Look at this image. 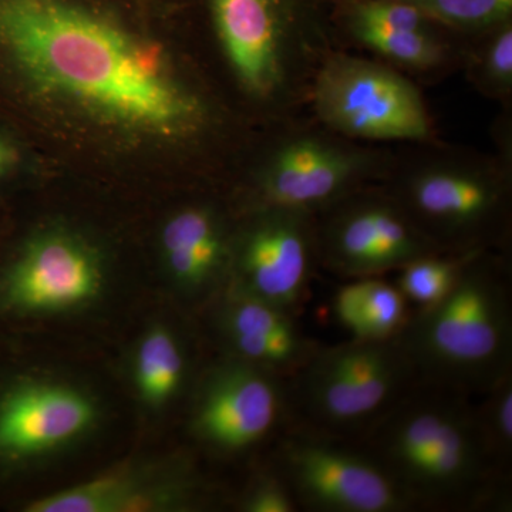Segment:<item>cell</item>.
<instances>
[{"instance_id":"8fae6325","label":"cell","mask_w":512,"mask_h":512,"mask_svg":"<svg viewBox=\"0 0 512 512\" xmlns=\"http://www.w3.org/2000/svg\"><path fill=\"white\" fill-rule=\"evenodd\" d=\"M100 286L96 259L63 235L37 238L0 281V301L19 311L67 308L93 298Z\"/></svg>"},{"instance_id":"5bb4252c","label":"cell","mask_w":512,"mask_h":512,"mask_svg":"<svg viewBox=\"0 0 512 512\" xmlns=\"http://www.w3.org/2000/svg\"><path fill=\"white\" fill-rule=\"evenodd\" d=\"M93 407L73 390L18 387L0 402V454L25 457L72 439L93 420Z\"/></svg>"},{"instance_id":"2e32d148","label":"cell","mask_w":512,"mask_h":512,"mask_svg":"<svg viewBox=\"0 0 512 512\" xmlns=\"http://www.w3.org/2000/svg\"><path fill=\"white\" fill-rule=\"evenodd\" d=\"M163 241L175 278L194 291L215 285L227 268V238L210 210L190 208L175 215Z\"/></svg>"},{"instance_id":"d4e9b609","label":"cell","mask_w":512,"mask_h":512,"mask_svg":"<svg viewBox=\"0 0 512 512\" xmlns=\"http://www.w3.org/2000/svg\"><path fill=\"white\" fill-rule=\"evenodd\" d=\"M241 510L247 512H301L284 477L269 466L255 478L241 500Z\"/></svg>"},{"instance_id":"484cf974","label":"cell","mask_w":512,"mask_h":512,"mask_svg":"<svg viewBox=\"0 0 512 512\" xmlns=\"http://www.w3.org/2000/svg\"><path fill=\"white\" fill-rule=\"evenodd\" d=\"M485 73L497 86L507 89L512 84V29L510 25L497 33L485 55Z\"/></svg>"},{"instance_id":"ba28073f","label":"cell","mask_w":512,"mask_h":512,"mask_svg":"<svg viewBox=\"0 0 512 512\" xmlns=\"http://www.w3.org/2000/svg\"><path fill=\"white\" fill-rule=\"evenodd\" d=\"M343 198L316 231V248L323 265L346 279L386 274L420 256L441 249L410 218L396 200Z\"/></svg>"},{"instance_id":"8992f818","label":"cell","mask_w":512,"mask_h":512,"mask_svg":"<svg viewBox=\"0 0 512 512\" xmlns=\"http://www.w3.org/2000/svg\"><path fill=\"white\" fill-rule=\"evenodd\" d=\"M313 97L320 119L346 136L423 140L430 134L419 90L380 64L333 57L320 70Z\"/></svg>"},{"instance_id":"603a6c76","label":"cell","mask_w":512,"mask_h":512,"mask_svg":"<svg viewBox=\"0 0 512 512\" xmlns=\"http://www.w3.org/2000/svg\"><path fill=\"white\" fill-rule=\"evenodd\" d=\"M426 18L458 28H483L510 18L512 0H404Z\"/></svg>"},{"instance_id":"5b68a950","label":"cell","mask_w":512,"mask_h":512,"mask_svg":"<svg viewBox=\"0 0 512 512\" xmlns=\"http://www.w3.org/2000/svg\"><path fill=\"white\" fill-rule=\"evenodd\" d=\"M272 466L309 512H416L363 448L292 424L272 446Z\"/></svg>"},{"instance_id":"d6986e66","label":"cell","mask_w":512,"mask_h":512,"mask_svg":"<svg viewBox=\"0 0 512 512\" xmlns=\"http://www.w3.org/2000/svg\"><path fill=\"white\" fill-rule=\"evenodd\" d=\"M137 370L141 392L150 402H161L180 386L185 357L170 333L157 330L141 345Z\"/></svg>"},{"instance_id":"9c48e42d","label":"cell","mask_w":512,"mask_h":512,"mask_svg":"<svg viewBox=\"0 0 512 512\" xmlns=\"http://www.w3.org/2000/svg\"><path fill=\"white\" fill-rule=\"evenodd\" d=\"M396 201L441 251L468 254L498 237L507 188L483 171L431 168L413 175Z\"/></svg>"},{"instance_id":"9a60e30c","label":"cell","mask_w":512,"mask_h":512,"mask_svg":"<svg viewBox=\"0 0 512 512\" xmlns=\"http://www.w3.org/2000/svg\"><path fill=\"white\" fill-rule=\"evenodd\" d=\"M215 26L245 89L268 97L284 76L282 26L275 0H211Z\"/></svg>"},{"instance_id":"52a82bcc","label":"cell","mask_w":512,"mask_h":512,"mask_svg":"<svg viewBox=\"0 0 512 512\" xmlns=\"http://www.w3.org/2000/svg\"><path fill=\"white\" fill-rule=\"evenodd\" d=\"M292 424L286 379L235 357L207 377L194 416L195 433L222 454L274 446Z\"/></svg>"},{"instance_id":"4fadbf2b","label":"cell","mask_w":512,"mask_h":512,"mask_svg":"<svg viewBox=\"0 0 512 512\" xmlns=\"http://www.w3.org/2000/svg\"><path fill=\"white\" fill-rule=\"evenodd\" d=\"M224 302L218 323L235 359L288 379L319 349L291 312L234 292Z\"/></svg>"},{"instance_id":"7c38bea8","label":"cell","mask_w":512,"mask_h":512,"mask_svg":"<svg viewBox=\"0 0 512 512\" xmlns=\"http://www.w3.org/2000/svg\"><path fill=\"white\" fill-rule=\"evenodd\" d=\"M363 165L360 157L315 138L285 144L264 171L259 184L261 208L325 211L348 197Z\"/></svg>"},{"instance_id":"6da1fadb","label":"cell","mask_w":512,"mask_h":512,"mask_svg":"<svg viewBox=\"0 0 512 512\" xmlns=\"http://www.w3.org/2000/svg\"><path fill=\"white\" fill-rule=\"evenodd\" d=\"M46 96L158 140L195 136L207 117L153 43L66 0H0V109Z\"/></svg>"},{"instance_id":"7a4b0ae2","label":"cell","mask_w":512,"mask_h":512,"mask_svg":"<svg viewBox=\"0 0 512 512\" xmlns=\"http://www.w3.org/2000/svg\"><path fill=\"white\" fill-rule=\"evenodd\" d=\"M474 402L476 397L419 380L355 444L416 512H511L512 480L488 456Z\"/></svg>"},{"instance_id":"277c9868","label":"cell","mask_w":512,"mask_h":512,"mask_svg":"<svg viewBox=\"0 0 512 512\" xmlns=\"http://www.w3.org/2000/svg\"><path fill=\"white\" fill-rule=\"evenodd\" d=\"M419 380L397 338L320 345L286 379L293 424L357 443Z\"/></svg>"},{"instance_id":"30bf717a","label":"cell","mask_w":512,"mask_h":512,"mask_svg":"<svg viewBox=\"0 0 512 512\" xmlns=\"http://www.w3.org/2000/svg\"><path fill=\"white\" fill-rule=\"evenodd\" d=\"M239 242L235 286L229 292L258 299L298 316L311 285L318 256L313 215L261 208Z\"/></svg>"},{"instance_id":"7402d4cb","label":"cell","mask_w":512,"mask_h":512,"mask_svg":"<svg viewBox=\"0 0 512 512\" xmlns=\"http://www.w3.org/2000/svg\"><path fill=\"white\" fill-rule=\"evenodd\" d=\"M130 483L123 477H104L82 487L43 498L30 512H106L120 510L130 500Z\"/></svg>"},{"instance_id":"44dd1931","label":"cell","mask_w":512,"mask_h":512,"mask_svg":"<svg viewBox=\"0 0 512 512\" xmlns=\"http://www.w3.org/2000/svg\"><path fill=\"white\" fill-rule=\"evenodd\" d=\"M352 28L357 39L373 52L404 66L431 67L443 59V49L427 30L386 29L363 23H352Z\"/></svg>"},{"instance_id":"83f0119b","label":"cell","mask_w":512,"mask_h":512,"mask_svg":"<svg viewBox=\"0 0 512 512\" xmlns=\"http://www.w3.org/2000/svg\"><path fill=\"white\" fill-rule=\"evenodd\" d=\"M23 164V153L18 140L0 126V185L8 183L19 173Z\"/></svg>"},{"instance_id":"ffe728a7","label":"cell","mask_w":512,"mask_h":512,"mask_svg":"<svg viewBox=\"0 0 512 512\" xmlns=\"http://www.w3.org/2000/svg\"><path fill=\"white\" fill-rule=\"evenodd\" d=\"M362 315L356 339L392 340L402 333L412 311L410 302L396 284L363 278Z\"/></svg>"},{"instance_id":"4316f807","label":"cell","mask_w":512,"mask_h":512,"mask_svg":"<svg viewBox=\"0 0 512 512\" xmlns=\"http://www.w3.org/2000/svg\"><path fill=\"white\" fill-rule=\"evenodd\" d=\"M363 278L349 279L339 286L333 298V313L339 325L348 330L352 338L359 332L360 315H362Z\"/></svg>"},{"instance_id":"e0dca14e","label":"cell","mask_w":512,"mask_h":512,"mask_svg":"<svg viewBox=\"0 0 512 512\" xmlns=\"http://www.w3.org/2000/svg\"><path fill=\"white\" fill-rule=\"evenodd\" d=\"M483 252V251H478ZM478 252H440L420 256L400 269L396 285L416 309L427 308L443 299L457 284L467 262Z\"/></svg>"},{"instance_id":"cb8c5ba5","label":"cell","mask_w":512,"mask_h":512,"mask_svg":"<svg viewBox=\"0 0 512 512\" xmlns=\"http://www.w3.org/2000/svg\"><path fill=\"white\" fill-rule=\"evenodd\" d=\"M426 16L404 0H365L352 10V23L386 29L427 30Z\"/></svg>"},{"instance_id":"ac0fdd59","label":"cell","mask_w":512,"mask_h":512,"mask_svg":"<svg viewBox=\"0 0 512 512\" xmlns=\"http://www.w3.org/2000/svg\"><path fill=\"white\" fill-rule=\"evenodd\" d=\"M474 412L495 470L512 480V373L476 397Z\"/></svg>"},{"instance_id":"3957f363","label":"cell","mask_w":512,"mask_h":512,"mask_svg":"<svg viewBox=\"0 0 512 512\" xmlns=\"http://www.w3.org/2000/svg\"><path fill=\"white\" fill-rule=\"evenodd\" d=\"M421 382L478 397L512 373V288L507 265L478 252L450 292L416 309L397 336Z\"/></svg>"}]
</instances>
